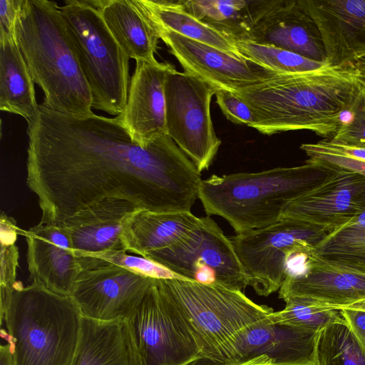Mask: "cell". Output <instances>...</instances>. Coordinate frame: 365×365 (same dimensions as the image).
<instances>
[{
  "mask_svg": "<svg viewBox=\"0 0 365 365\" xmlns=\"http://www.w3.org/2000/svg\"><path fill=\"white\" fill-rule=\"evenodd\" d=\"M26 185L40 223L58 225L104 198L140 210L190 212L202 180L194 163L168 135L147 146L116 116L75 115L39 105L27 123Z\"/></svg>",
  "mask_w": 365,
  "mask_h": 365,
  "instance_id": "cell-1",
  "label": "cell"
},
{
  "mask_svg": "<svg viewBox=\"0 0 365 365\" xmlns=\"http://www.w3.org/2000/svg\"><path fill=\"white\" fill-rule=\"evenodd\" d=\"M354 64L331 66L275 76L233 92L252 110V128L264 135L307 130L326 138L337 131L344 114L364 86Z\"/></svg>",
  "mask_w": 365,
  "mask_h": 365,
  "instance_id": "cell-2",
  "label": "cell"
},
{
  "mask_svg": "<svg viewBox=\"0 0 365 365\" xmlns=\"http://www.w3.org/2000/svg\"><path fill=\"white\" fill-rule=\"evenodd\" d=\"M16 41L43 91V107L75 115L93 113L89 86L55 1L24 0Z\"/></svg>",
  "mask_w": 365,
  "mask_h": 365,
  "instance_id": "cell-3",
  "label": "cell"
},
{
  "mask_svg": "<svg viewBox=\"0 0 365 365\" xmlns=\"http://www.w3.org/2000/svg\"><path fill=\"white\" fill-rule=\"evenodd\" d=\"M331 172L316 163L258 173L211 177L199 184L197 197L205 212L226 220L237 234L279 222L287 204Z\"/></svg>",
  "mask_w": 365,
  "mask_h": 365,
  "instance_id": "cell-4",
  "label": "cell"
},
{
  "mask_svg": "<svg viewBox=\"0 0 365 365\" xmlns=\"http://www.w3.org/2000/svg\"><path fill=\"white\" fill-rule=\"evenodd\" d=\"M4 319L15 365H71L82 314L70 295L16 282Z\"/></svg>",
  "mask_w": 365,
  "mask_h": 365,
  "instance_id": "cell-5",
  "label": "cell"
},
{
  "mask_svg": "<svg viewBox=\"0 0 365 365\" xmlns=\"http://www.w3.org/2000/svg\"><path fill=\"white\" fill-rule=\"evenodd\" d=\"M202 350L214 364L238 361L237 344L252 325L274 312L240 290L185 279H160Z\"/></svg>",
  "mask_w": 365,
  "mask_h": 365,
  "instance_id": "cell-6",
  "label": "cell"
},
{
  "mask_svg": "<svg viewBox=\"0 0 365 365\" xmlns=\"http://www.w3.org/2000/svg\"><path fill=\"white\" fill-rule=\"evenodd\" d=\"M60 11L90 88L92 108L116 116L121 114L131 79L129 57L93 1L66 0Z\"/></svg>",
  "mask_w": 365,
  "mask_h": 365,
  "instance_id": "cell-7",
  "label": "cell"
},
{
  "mask_svg": "<svg viewBox=\"0 0 365 365\" xmlns=\"http://www.w3.org/2000/svg\"><path fill=\"white\" fill-rule=\"evenodd\" d=\"M128 322L139 365H197L204 360L189 324L160 279L153 278Z\"/></svg>",
  "mask_w": 365,
  "mask_h": 365,
  "instance_id": "cell-8",
  "label": "cell"
},
{
  "mask_svg": "<svg viewBox=\"0 0 365 365\" xmlns=\"http://www.w3.org/2000/svg\"><path fill=\"white\" fill-rule=\"evenodd\" d=\"M328 235L301 222L280 220L269 227L230 237L248 286L267 297L279 291L287 274L288 259L309 257Z\"/></svg>",
  "mask_w": 365,
  "mask_h": 365,
  "instance_id": "cell-9",
  "label": "cell"
},
{
  "mask_svg": "<svg viewBox=\"0 0 365 365\" xmlns=\"http://www.w3.org/2000/svg\"><path fill=\"white\" fill-rule=\"evenodd\" d=\"M149 259L183 279L242 291L247 278L234 247L209 216L175 244L155 250Z\"/></svg>",
  "mask_w": 365,
  "mask_h": 365,
  "instance_id": "cell-10",
  "label": "cell"
},
{
  "mask_svg": "<svg viewBox=\"0 0 365 365\" xmlns=\"http://www.w3.org/2000/svg\"><path fill=\"white\" fill-rule=\"evenodd\" d=\"M217 90L175 68L168 73L165 86L167 135L200 173L210 168L221 145L210 115V102Z\"/></svg>",
  "mask_w": 365,
  "mask_h": 365,
  "instance_id": "cell-11",
  "label": "cell"
},
{
  "mask_svg": "<svg viewBox=\"0 0 365 365\" xmlns=\"http://www.w3.org/2000/svg\"><path fill=\"white\" fill-rule=\"evenodd\" d=\"M81 271L70 296L83 316L103 322L129 319L153 278L90 255H77Z\"/></svg>",
  "mask_w": 365,
  "mask_h": 365,
  "instance_id": "cell-12",
  "label": "cell"
},
{
  "mask_svg": "<svg viewBox=\"0 0 365 365\" xmlns=\"http://www.w3.org/2000/svg\"><path fill=\"white\" fill-rule=\"evenodd\" d=\"M365 209V176L331 170L326 178L290 200L280 220L304 222L328 234Z\"/></svg>",
  "mask_w": 365,
  "mask_h": 365,
  "instance_id": "cell-13",
  "label": "cell"
},
{
  "mask_svg": "<svg viewBox=\"0 0 365 365\" xmlns=\"http://www.w3.org/2000/svg\"><path fill=\"white\" fill-rule=\"evenodd\" d=\"M155 27L160 39L170 48L185 72L201 78L217 89L236 92L259 84L280 73L248 60L238 59L172 31Z\"/></svg>",
  "mask_w": 365,
  "mask_h": 365,
  "instance_id": "cell-14",
  "label": "cell"
},
{
  "mask_svg": "<svg viewBox=\"0 0 365 365\" xmlns=\"http://www.w3.org/2000/svg\"><path fill=\"white\" fill-rule=\"evenodd\" d=\"M284 302L295 299L339 309L365 299V274L322 259L313 254L288 272L279 290Z\"/></svg>",
  "mask_w": 365,
  "mask_h": 365,
  "instance_id": "cell-15",
  "label": "cell"
},
{
  "mask_svg": "<svg viewBox=\"0 0 365 365\" xmlns=\"http://www.w3.org/2000/svg\"><path fill=\"white\" fill-rule=\"evenodd\" d=\"M135 62L124 110L117 117L132 138L145 147L167 135L165 86L174 67L157 60Z\"/></svg>",
  "mask_w": 365,
  "mask_h": 365,
  "instance_id": "cell-16",
  "label": "cell"
},
{
  "mask_svg": "<svg viewBox=\"0 0 365 365\" xmlns=\"http://www.w3.org/2000/svg\"><path fill=\"white\" fill-rule=\"evenodd\" d=\"M249 41L327 61L319 29L299 0L268 1L250 31Z\"/></svg>",
  "mask_w": 365,
  "mask_h": 365,
  "instance_id": "cell-17",
  "label": "cell"
},
{
  "mask_svg": "<svg viewBox=\"0 0 365 365\" xmlns=\"http://www.w3.org/2000/svg\"><path fill=\"white\" fill-rule=\"evenodd\" d=\"M27 245V263L32 282L57 294L70 295L81 271L68 229L63 224L38 223L20 230Z\"/></svg>",
  "mask_w": 365,
  "mask_h": 365,
  "instance_id": "cell-18",
  "label": "cell"
},
{
  "mask_svg": "<svg viewBox=\"0 0 365 365\" xmlns=\"http://www.w3.org/2000/svg\"><path fill=\"white\" fill-rule=\"evenodd\" d=\"M317 24L331 66L365 58V0H299Z\"/></svg>",
  "mask_w": 365,
  "mask_h": 365,
  "instance_id": "cell-19",
  "label": "cell"
},
{
  "mask_svg": "<svg viewBox=\"0 0 365 365\" xmlns=\"http://www.w3.org/2000/svg\"><path fill=\"white\" fill-rule=\"evenodd\" d=\"M320 333L272 323L266 317L241 336L237 347L238 361L266 355L271 365H317Z\"/></svg>",
  "mask_w": 365,
  "mask_h": 365,
  "instance_id": "cell-20",
  "label": "cell"
},
{
  "mask_svg": "<svg viewBox=\"0 0 365 365\" xmlns=\"http://www.w3.org/2000/svg\"><path fill=\"white\" fill-rule=\"evenodd\" d=\"M138 210L128 200L108 197L66 219L62 224L70 233L75 255L124 250L122 234L125 223Z\"/></svg>",
  "mask_w": 365,
  "mask_h": 365,
  "instance_id": "cell-21",
  "label": "cell"
},
{
  "mask_svg": "<svg viewBox=\"0 0 365 365\" xmlns=\"http://www.w3.org/2000/svg\"><path fill=\"white\" fill-rule=\"evenodd\" d=\"M71 365H139L128 320L103 322L82 315Z\"/></svg>",
  "mask_w": 365,
  "mask_h": 365,
  "instance_id": "cell-22",
  "label": "cell"
},
{
  "mask_svg": "<svg viewBox=\"0 0 365 365\" xmlns=\"http://www.w3.org/2000/svg\"><path fill=\"white\" fill-rule=\"evenodd\" d=\"M200 222V217L190 211L156 212L138 210L125 223L122 234L124 250L144 257L175 244Z\"/></svg>",
  "mask_w": 365,
  "mask_h": 365,
  "instance_id": "cell-23",
  "label": "cell"
},
{
  "mask_svg": "<svg viewBox=\"0 0 365 365\" xmlns=\"http://www.w3.org/2000/svg\"><path fill=\"white\" fill-rule=\"evenodd\" d=\"M95 5L129 58L156 61L159 34L138 0H98Z\"/></svg>",
  "mask_w": 365,
  "mask_h": 365,
  "instance_id": "cell-24",
  "label": "cell"
},
{
  "mask_svg": "<svg viewBox=\"0 0 365 365\" xmlns=\"http://www.w3.org/2000/svg\"><path fill=\"white\" fill-rule=\"evenodd\" d=\"M38 107L34 81L16 39L0 38V110L19 115L29 123Z\"/></svg>",
  "mask_w": 365,
  "mask_h": 365,
  "instance_id": "cell-25",
  "label": "cell"
},
{
  "mask_svg": "<svg viewBox=\"0 0 365 365\" xmlns=\"http://www.w3.org/2000/svg\"><path fill=\"white\" fill-rule=\"evenodd\" d=\"M145 14L158 27L221 50L240 60H246L235 42L192 16L181 0H138Z\"/></svg>",
  "mask_w": 365,
  "mask_h": 365,
  "instance_id": "cell-26",
  "label": "cell"
},
{
  "mask_svg": "<svg viewBox=\"0 0 365 365\" xmlns=\"http://www.w3.org/2000/svg\"><path fill=\"white\" fill-rule=\"evenodd\" d=\"M195 18L235 42L249 41L250 34L268 1L181 0Z\"/></svg>",
  "mask_w": 365,
  "mask_h": 365,
  "instance_id": "cell-27",
  "label": "cell"
},
{
  "mask_svg": "<svg viewBox=\"0 0 365 365\" xmlns=\"http://www.w3.org/2000/svg\"><path fill=\"white\" fill-rule=\"evenodd\" d=\"M316 257L365 274V209L329 233L314 248Z\"/></svg>",
  "mask_w": 365,
  "mask_h": 365,
  "instance_id": "cell-28",
  "label": "cell"
},
{
  "mask_svg": "<svg viewBox=\"0 0 365 365\" xmlns=\"http://www.w3.org/2000/svg\"><path fill=\"white\" fill-rule=\"evenodd\" d=\"M317 365H365V345L344 319L321 331Z\"/></svg>",
  "mask_w": 365,
  "mask_h": 365,
  "instance_id": "cell-29",
  "label": "cell"
},
{
  "mask_svg": "<svg viewBox=\"0 0 365 365\" xmlns=\"http://www.w3.org/2000/svg\"><path fill=\"white\" fill-rule=\"evenodd\" d=\"M235 45L244 58L280 73H302L321 68L327 63L307 58L297 53L252 41H237Z\"/></svg>",
  "mask_w": 365,
  "mask_h": 365,
  "instance_id": "cell-30",
  "label": "cell"
},
{
  "mask_svg": "<svg viewBox=\"0 0 365 365\" xmlns=\"http://www.w3.org/2000/svg\"><path fill=\"white\" fill-rule=\"evenodd\" d=\"M285 302L282 310L273 312L267 317L271 322L321 332L329 324L344 319L340 309L317 306L295 299H287Z\"/></svg>",
  "mask_w": 365,
  "mask_h": 365,
  "instance_id": "cell-31",
  "label": "cell"
},
{
  "mask_svg": "<svg viewBox=\"0 0 365 365\" xmlns=\"http://www.w3.org/2000/svg\"><path fill=\"white\" fill-rule=\"evenodd\" d=\"M19 228L11 218L1 214L0 220L1 275L0 292H9L16 282L19 262L18 247L15 245Z\"/></svg>",
  "mask_w": 365,
  "mask_h": 365,
  "instance_id": "cell-32",
  "label": "cell"
},
{
  "mask_svg": "<svg viewBox=\"0 0 365 365\" xmlns=\"http://www.w3.org/2000/svg\"><path fill=\"white\" fill-rule=\"evenodd\" d=\"M332 142L365 148V83L349 110L344 114Z\"/></svg>",
  "mask_w": 365,
  "mask_h": 365,
  "instance_id": "cell-33",
  "label": "cell"
},
{
  "mask_svg": "<svg viewBox=\"0 0 365 365\" xmlns=\"http://www.w3.org/2000/svg\"><path fill=\"white\" fill-rule=\"evenodd\" d=\"M300 148L309 158L306 161L330 170L345 171L365 176V163L329 148L323 140L315 143H304Z\"/></svg>",
  "mask_w": 365,
  "mask_h": 365,
  "instance_id": "cell-34",
  "label": "cell"
},
{
  "mask_svg": "<svg viewBox=\"0 0 365 365\" xmlns=\"http://www.w3.org/2000/svg\"><path fill=\"white\" fill-rule=\"evenodd\" d=\"M90 255L135 273L155 279H183L162 265L142 256L128 254L124 250H113Z\"/></svg>",
  "mask_w": 365,
  "mask_h": 365,
  "instance_id": "cell-35",
  "label": "cell"
},
{
  "mask_svg": "<svg viewBox=\"0 0 365 365\" xmlns=\"http://www.w3.org/2000/svg\"><path fill=\"white\" fill-rule=\"evenodd\" d=\"M216 102L227 120L235 124L249 127L256 122V118L249 106L233 92L217 89Z\"/></svg>",
  "mask_w": 365,
  "mask_h": 365,
  "instance_id": "cell-36",
  "label": "cell"
},
{
  "mask_svg": "<svg viewBox=\"0 0 365 365\" xmlns=\"http://www.w3.org/2000/svg\"><path fill=\"white\" fill-rule=\"evenodd\" d=\"M24 0L0 1V38L16 39V24Z\"/></svg>",
  "mask_w": 365,
  "mask_h": 365,
  "instance_id": "cell-37",
  "label": "cell"
},
{
  "mask_svg": "<svg viewBox=\"0 0 365 365\" xmlns=\"http://www.w3.org/2000/svg\"><path fill=\"white\" fill-rule=\"evenodd\" d=\"M339 309L352 331L365 345V311L349 308Z\"/></svg>",
  "mask_w": 365,
  "mask_h": 365,
  "instance_id": "cell-38",
  "label": "cell"
},
{
  "mask_svg": "<svg viewBox=\"0 0 365 365\" xmlns=\"http://www.w3.org/2000/svg\"><path fill=\"white\" fill-rule=\"evenodd\" d=\"M271 360L266 355H260L254 358L240 360L225 364L214 365H271Z\"/></svg>",
  "mask_w": 365,
  "mask_h": 365,
  "instance_id": "cell-39",
  "label": "cell"
},
{
  "mask_svg": "<svg viewBox=\"0 0 365 365\" xmlns=\"http://www.w3.org/2000/svg\"><path fill=\"white\" fill-rule=\"evenodd\" d=\"M0 365H15L11 346L9 343L0 346Z\"/></svg>",
  "mask_w": 365,
  "mask_h": 365,
  "instance_id": "cell-40",
  "label": "cell"
},
{
  "mask_svg": "<svg viewBox=\"0 0 365 365\" xmlns=\"http://www.w3.org/2000/svg\"><path fill=\"white\" fill-rule=\"evenodd\" d=\"M354 65L365 78V58L357 60Z\"/></svg>",
  "mask_w": 365,
  "mask_h": 365,
  "instance_id": "cell-41",
  "label": "cell"
},
{
  "mask_svg": "<svg viewBox=\"0 0 365 365\" xmlns=\"http://www.w3.org/2000/svg\"><path fill=\"white\" fill-rule=\"evenodd\" d=\"M341 308H349V309H361L365 311V299L357 302L356 303L351 304L350 305L341 307ZM339 308V309H341Z\"/></svg>",
  "mask_w": 365,
  "mask_h": 365,
  "instance_id": "cell-42",
  "label": "cell"
}]
</instances>
